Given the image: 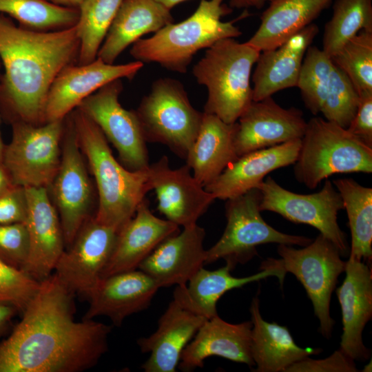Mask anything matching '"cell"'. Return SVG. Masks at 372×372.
I'll use <instances>...</instances> for the list:
<instances>
[{"mask_svg": "<svg viewBox=\"0 0 372 372\" xmlns=\"http://www.w3.org/2000/svg\"><path fill=\"white\" fill-rule=\"evenodd\" d=\"M74 294L53 273L39 288L10 335L0 343V372H80L108 349L112 327L74 320Z\"/></svg>", "mask_w": 372, "mask_h": 372, "instance_id": "cell-1", "label": "cell"}, {"mask_svg": "<svg viewBox=\"0 0 372 372\" xmlns=\"http://www.w3.org/2000/svg\"><path fill=\"white\" fill-rule=\"evenodd\" d=\"M76 24L41 31L16 25L0 14V103L12 121L39 125L50 86L58 74L78 58Z\"/></svg>", "mask_w": 372, "mask_h": 372, "instance_id": "cell-2", "label": "cell"}, {"mask_svg": "<svg viewBox=\"0 0 372 372\" xmlns=\"http://www.w3.org/2000/svg\"><path fill=\"white\" fill-rule=\"evenodd\" d=\"M72 120L96 185L98 206L94 218L119 231L152 189L148 168L132 171L125 167L113 156L100 128L78 108Z\"/></svg>", "mask_w": 372, "mask_h": 372, "instance_id": "cell-3", "label": "cell"}, {"mask_svg": "<svg viewBox=\"0 0 372 372\" xmlns=\"http://www.w3.org/2000/svg\"><path fill=\"white\" fill-rule=\"evenodd\" d=\"M225 0H201L188 18L169 23L148 38L136 41L130 55L142 63H155L181 74L187 71L194 56L218 41L242 34L234 21H223L231 8Z\"/></svg>", "mask_w": 372, "mask_h": 372, "instance_id": "cell-4", "label": "cell"}, {"mask_svg": "<svg viewBox=\"0 0 372 372\" xmlns=\"http://www.w3.org/2000/svg\"><path fill=\"white\" fill-rule=\"evenodd\" d=\"M260 53L235 38L220 39L206 49L192 68L196 82L207 91L204 112L227 123L238 121L253 101L251 74Z\"/></svg>", "mask_w": 372, "mask_h": 372, "instance_id": "cell-5", "label": "cell"}, {"mask_svg": "<svg viewBox=\"0 0 372 372\" xmlns=\"http://www.w3.org/2000/svg\"><path fill=\"white\" fill-rule=\"evenodd\" d=\"M296 180L313 189L339 173L372 172V147L347 128L322 117L311 118L294 163Z\"/></svg>", "mask_w": 372, "mask_h": 372, "instance_id": "cell-6", "label": "cell"}, {"mask_svg": "<svg viewBox=\"0 0 372 372\" xmlns=\"http://www.w3.org/2000/svg\"><path fill=\"white\" fill-rule=\"evenodd\" d=\"M277 252L280 258H269L263 260L260 270L275 269L285 275L293 274L303 285L312 302L314 314L319 320L320 333L324 338H330L335 324L330 315L331 295L346 266L339 250L320 234L301 249L279 244Z\"/></svg>", "mask_w": 372, "mask_h": 372, "instance_id": "cell-7", "label": "cell"}, {"mask_svg": "<svg viewBox=\"0 0 372 372\" xmlns=\"http://www.w3.org/2000/svg\"><path fill=\"white\" fill-rule=\"evenodd\" d=\"M134 112L146 143H161L186 158L203 112L191 104L181 82L169 77L155 80Z\"/></svg>", "mask_w": 372, "mask_h": 372, "instance_id": "cell-8", "label": "cell"}, {"mask_svg": "<svg viewBox=\"0 0 372 372\" xmlns=\"http://www.w3.org/2000/svg\"><path fill=\"white\" fill-rule=\"evenodd\" d=\"M261 193L252 189L226 200L227 225L220 239L205 252V265L223 259L232 271L258 256L257 247L268 243L304 247L312 240L285 234L267 224L260 214Z\"/></svg>", "mask_w": 372, "mask_h": 372, "instance_id": "cell-9", "label": "cell"}, {"mask_svg": "<svg viewBox=\"0 0 372 372\" xmlns=\"http://www.w3.org/2000/svg\"><path fill=\"white\" fill-rule=\"evenodd\" d=\"M63 120L34 125L12 123V138L5 146L2 164L14 185L48 188L59 169Z\"/></svg>", "mask_w": 372, "mask_h": 372, "instance_id": "cell-10", "label": "cell"}, {"mask_svg": "<svg viewBox=\"0 0 372 372\" xmlns=\"http://www.w3.org/2000/svg\"><path fill=\"white\" fill-rule=\"evenodd\" d=\"M257 188L261 193V211H273L291 222L315 227L338 248L341 256H349L350 247L338 223L344 203L333 182L326 180L318 192L300 194L283 188L268 176Z\"/></svg>", "mask_w": 372, "mask_h": 372, "instance_id": "cell-11", "label": "cell"}, {"mask_svg": "<svg viewBox=\"0 0 372 372\" xmlns=\"http://www.w3.org/2000/svg\"><path fill=\"white\" fill-rule=\"evenodd\" d=\"M122 79L114 80L84 99L76 107L92 120L118 153L121 163L132 171L148 168L149 155L134 110L119 102Z\"/></svg>", "mask_w": 372, "mask_h": 372, "instance_id": "cell-12", "label": "cell"}, {"mask_svg": "<svg viewBox=\"0 0 372 372\" xmlns=\"http://www.w3.org/2000/svg\"><path fill=\"white\" fill-rule=\"evenodd\" d=\"M208 318L191 299L187 285L176 286L172 300L158 320L156 331L137 344L149 353L142 364L145 372H175L181 353Z\"/></svg>", "mask_w": 372, "mask_h": 372, "instance_id": "cell-13", "label": "cell"}, {"mask_svg": "<svg viewBox=\"0 0 372 372\" xmlns=\"http://www.w3.org/2000/svg\"><path fill=\"white\" fill-rule=\"evenodd\" d=\"M63 142L60 165L48 189L60 218L65 245L70 246L90 218L94 191L72 118Z\"/></svg>", "mask_w": 372, "mask_h": 372, "instance_id": "cell-14", "label": "cell"}, {"mask_svg": "<svg viewBox=\"0 0 372 372\" xmlns=\"http://www.w3.org/2000/svg\"><path fill=\"white\" fill-rule=\"evenodd\" d=\"M118 231L89 218L54 267V274L74 295L86 299L101 280Z\"/></svg>", "mask_w": 372, "mask_h": 372, "instance_id": "cell-15", "label": "cell"}, {"mask_svg": "<svg viewBox=\"0 0 372 372\" xmlns=\"http://www.w3.org/2000/svg\"><path fill=\"white\" fill-rule=\"evenodd\" d=\"M144 63L134 61L107 63L99 57L85 64L69 65L56 76L49 90L44 112L45 122L64 120L87 97L116 79L132 80Z\"/></svg>", "mask_w": 372, "mask_h": 372, "instance_id": "cell-16", "label": "cell"}, {"mask_svg": "<svg viewBox=\"0 0 372 372\" xmlns=\"http://www.w3.org/2000/svg\"><path fill=\"white\" fill-rule=\"evenodd\" d=\"M307 122L302 112L284 108L271 96L252 101L237 121L234 145L238 156L302 138Z\"/></svg>", "mask_w": 372, "mask_h": 372, "instance_id": "cell-17", "label": "cell"}, {"mask_svg": "<svg viewBox=\"0 0 372 372\" xmlns=\"http://www.w3.org/2000/svg\"><path fill=\"white\" fill-rule=\"evenodd\" d=\"M149 179L158 201V210L166 219L186 227L197 220L216 200L191 174L188 165L172 169L166 156L149 164Z\"/></svg>", "mask_w": 372, "mask_h": 372, "instance_id": "cell-18", "label": "cell"}, {"mask_svg": "<svg viewBox=\"0 0 372 372\" xmlns=\"http://www.w3.org/2000/svg\"><path fill=\"white\" fill-rule=\"evenodd\" d=\"M28 211L25 220L29 254L23 268L39 282L48 278L64 251L60 218L45 187H25Z\"/></svg>", "mask_w": 372, "mask_h": 372, "instance_id": "cell-19", "label": "cell"}, {"mask_svg": "<svg viewBox=\"0 0 372 372\" xmlns=\"http://www.w3.org/2000/svg\"><path fill=\"white\" fill-rule=\"evenodd\" d=\"M344 271L345 278L336 289L342 322L340 349L354 360L364 361L371 355L362 332L372 317V271L364 262L349 257Z\"/></svg>", "mask_w": 372, "mask_h": 372, "instance_id": "cell-20", "label": "cell"}, {"mask_svg": "<svg viewBox=\"0 0 372 372\" xmlns=\"http://www.w3.org/2000/svg\"><path fill=\"white\" fill-rule=\"evenodd\" d=\"M159 289L138 269L103 278L87 298L89 307L83 319L106 316L121 326L128 316L147 309Z\"/></svg>", "mask_w": 372, "mask_h": 372, "instance_id": "cell-21", "label": "cell"}, {"mask_svg": "<svg viewBox=\"0 0 372 372\" xmlns=\"http://www.w3.org/2000/svg\"><path fill=\"white\" fill-rule=\"evenodd\" d=\"M205 229L183 227L163 240L139 265L161 287L185 285L205 265Z\"/></svg>", "mask_w": 372, "mask_h": 372, "instance_id": "cell-22", "label": "cell"}, {"mask_svg": "<svg viewBox=\"0 0 372 372\" xmlns=\"http://www.w3.org/2000/svg\"><path fill=\"white\" fill-rule=\"evenodd\" d=\"M179 232V226L152 214L145 198L134 216L118 233L103 278L138 269L141 262L166 238Z\"/></svg>", "mask_w": 372, "mask_h": 372, "instance_id": "cell-23", "label": "cell"}, {"mask_svg": "<svg viewBox=\"0 0 372 372\" xmlns=\"http://www.w3.org/2000/svg\"><path fill=\"white\" fill-rule=\"evenodd\" d=\"M252 322L229 323L218 315L207 319L183 349L178 365L185 372L203 366L205 359L219 356L255 366L251 353Z\"/></svg>", "mask_w": 372, "mask_h": 372, "instance_id": "cell-24", "label": "cell"}, {"mask_svg": "<svg viewBox=\"0 0 372 372\" xmlns=\"http://www.w3.org/2000/svg\"><path fill=\"white\" fill-rule=\"evenodd\" d=\"M300 145L298 138L242 155L205 189L226 200L257 188L271 172L294 164Z\"/></svg>", "mask_w": 372, "mask_h": 372, "instance_id": "cell-25", "label": "cell"}, {"mask_svg": "<svg viewBox=\"0 0 372 372\" xmlns=\"http://www.w3.org/2000/svg\"><path fill=\"white\" fill-rule=\"evenodd\" d=\"M318 32V25L312 23L278 47L260 52L252 76L253 101L296 87L306 51Z\"/></svg>", "mask_w": 372, "mask_h": 372, "instance_id": "cell-26", "label": "cell"}, {"mask_svg": "<svg viewBox=\"0 0 372 372\" xmlns=\"http://www.w3.org/2000/svg\"><path fill=\"white\" fill-rule=\"evenodd\" d=\"M173 21L171 10L156 0H123L97 57L114 63L143 35L155 33Z\"/></svg>", "mask_w": 372, "mask_h": 372, "instance_id": "cell-27", "label": "cell"}, {"mask_svg": "<svg viewBox=\"0 0 372 372\" xmlns=\"http://www.w3.org/2000/svg\"><path fill=\"white\" fill-rule=\"evenodd\" d=\"M237 121L227 123L203 112L198 133L185 160L204 187L238 158L234 145Z\"/></svg>", "mask_w": 372, "mask_h": 372, "instance_id": "cell-28", "label": "cell"}, {"mask_svg": "<svg viewBox=\"0 0 372 372\" xmlns=\"http://www.w3.org/2000/svg\"><path fill=\"white\" fill-rule=\"evenodd\" d=\"M251 357L256 372H285L292 364L309 355H318L319 348L298 346L288 328L265 321L260 313L258 293L250 306Z\"/></svg>", "mask_w": 372, "mask_h": 372, "instance_id": "cell-29", "label": "cell"}, {"mask_svg": "<svg viewBox=\"0 0 372 372\" xmlns=\"http://www.w3.org/2000/svg\"><path fill=\"white\" fill-rule=\"evenodd\" d=\"M333 0H271L247 41L260 52L274 49L312 23Z\"/></svg>", "mask_w": 372, "mask_h": 372, "instance_id": "cell-30", "label": "cell"}, {"mask_svg": "<svg viewBox=\"0 0 372 372\" xmlns=\"http://www.w3.org/2000/svg\"><path fill=\"white\" fill-rule=\"evenodd\" d=\"M346 209L351 232L349 257L367 265L372 260V188L362 186L353 178L333 181Z\"/></svg>", "mask_w": 372, "mask_h": 372, "instance_id": "cell-31", "label": "cell"}, {"mask_svg": "<svg viewBox=\"0 0 372 372\" xmlns=\"http://www.w3.org/2000/svg\"><path fill=\"white\" fill-rule=\"evenodd\" d=\"M231 271L227 265L215 270H207L203 267L188 282L187 289L191 299L208 318L218 315L216 304L229 290L269 276L277 277L282 286L285 277L275 269H265L242 278L233 276Z\"/></svg>", "mask_w": 372, "mask_h": 372, "instance_id": "cell-32", "label": "cell"}, {"mask_svg": "<svg viewBox=\"0 0 372 372\" xmlns=\"http://www.w3.org/2000/svg\"><path fill=\"white\" fill-rule=\"evenodd\" d=\"M361 30H372V0H335L324 25L322 50L331 58Z\"/></svg>", "mask_w": 372, "mask_h": 372, "instance_id": "cell-33", "label": "cell"}, {"mask_svg": "<svg viewBox=\"0 0 372 372\" xmlns=\"http://www.w3.org/2000/svg\"><path fill=\"white\" fill-rule=\"evenodd\" d=\"M123 0H85L76 23L80 48L78 64L92 62L107 35Z\"/></svg>", "mask_w": 372, "mask_h": 372, "instance_id": "cell-34", "label": "cell"}, {"mask_svg": "<svg viewBox=\"0 0 372 372\" xmlns=\"http://www.w3.org/2000/svg\"><path fill=\"white\" fill-rule=\"evenodd\" d=\"M0 13L29 29L49 31L67 28L79 19L78 8L60 6L47 0H0Z\"/></svg>", "mask_w": 372, "mask_h": 372, "instance_id": "cell-35", "label": "cell"}, {"mask_svg": "<svg viewBox=\"0 0 372 372\" xmlns=\"http://www.w3.org/2000/svg\"><path fill=\"white\" fill-rule=\"evenodd\" d=\"M333 63L322 49L310 45L299 72L296 87L306 107L314 115L320 113L325 100Z\"/></svg>", "mask_w": 372, "mask_h": 372, "instance_id": "cell-36", "label": "cell"}, {"mask_svg": "<svg viewBox=\"0 0 372 372\" xmlns=\"http://www.w3.org/2000/svg\"><path fill=\"white\" fill-rule=\"evenodd\" d=\"M331 60L351 81L359 95L372 92V30H361Z\"/></svg>", "mask_w": 372, "mask_h": 372, "instance_id": "cell-37", "label": "cell"}, {"mask_svg": "<svg viewBox=\"0 0 372 372\" xmlns=\"http://www.w3.org/2000/svg\"><path fill=\"white\" fill-rule=\"evenodd\" d=\"M359 102L360 95L350 79L333 64L328 92L320 111L324 119L347 128Z\"/></svg>", "mask_w": 372, "mask_h": 372, "instance_id": "cell-38", "label": "cell"}, {"mask_svg": "<svg viewBox=\"0 0 372 372\" xmlns=\"http://www.w3.org/2000/svg\"><path fill=\"white\" fill-rule=\"evenodd\" d=\"M40 282L24 271L0 259V303L13 306L23 312L39 288Z\"/></svg>", "mask_w": 372, "mask_h": 372, "instance_id": "cell-39", "label": "cell"}, {"mask_svg": "<svg viewBox=\"0 0 372 372\" xmlns=\"http://www.w3.org/2000/svg\"><path fill=\"white\" fill-rule=\"evenodd\" d=\"M29 254V238L24 223L0 225V259L23 269Z\"/></svg>", "mask_w": 372, "mask_h": 372, "instance_id": "cell-40", "label": "cell"}, {"mask_svg": "<svg viewBox=\"0 0 372 372\" xmlns=\"http://www.w3.org/2000/svg\"><path fill=\"white\" fill-rule=\"evenodd\" d=\"M355 360L340 349L330 356L320 360L302 359L287 367L285 372H356Z\"/></svg>", "mask_w": 372, "mask_h": 372, "instance_id": "cell-41", "label": "cell"}, {"mask_svg": "<svg viewBox=\"0 0 372 372\" xmlns=\"http://www.w3.org/2000/svg\"><path fill=\"white\" fill-rule=\"evenodd\" d=\"M27 211L25 187L13 184L0 193V225L25 223Z\"/></svg>", "mask_w": 372, "mask_h": 372, "instance_id": "cell-42", "label": "cell"}, {"mask_svg": "<svg viewBox=\"0 0 372 372\" xmlns=\"http://www.w3.org/2000/svg\"><path fill=\"white\" fill-rule=\"evenodd\" d=\"M347 129L372 147V92L360 95L357 112Z\"/></svg>", "mask_w": 372, "mask_h": 372, "instance_id": "cell-43", "label": "cell"}, {"mask_svg": "<svg viewBox=\"0 0 372 372\" xmlns=\"http://www.w3.org/2000/svg\"><path fill=\"white\" fill-rule=\"evenodd\" d=\"M17 312L18 311L13 306L0 303V337Z\"/></svg>", "mask_w": 372, "mask_h": 372, "instance_id": "cell-44", "label": "cell"}, {"mask_svg": "<svg viewBox=\"0 0 372 372\" xmlns=\"http://www.w3.org/2000/svg\"><path fill=\"white\" fill-rule=\"evenodd\" d=\"M271 0H229V3L231 8L247 9L254 8L256 9H261L267 2H269Z\"/></svg>", "mask_w": 372, "mask_h": 372, "instance_id": "cell-45", "label": "cell"}, {"mask_svg": "<svg viewBox=\"0 0 372 372\" xmlns=\"http://www.w3.org/2000/svg\"><path fill=\"white\" fill-rule=\"evenodd\" d=\"M13 185L7 170L2 163H0V193Z\"/></svg>", "mask_w": 372, "mask_h": 372, "instance_id": "cell-46", "label": "cell"}, {"mask_svg": "<svg viewBox=\"0 0 372 372\" xmlns=\"http://www.w3.org/2000/svg\"><path fill=\"white\" fill-rule=\"evenodd\" d=\"M54 4L72 8H79L85 0H47Z\"/></svg>", "mask_w": 372, "mask_h": 372, "instance_id": "cell-47", "label": "cell"}, {"mask_svg": "<svg viewBox=\"0 0 372 372\" xmlns=\"http://www.w3.org/2000/svg\"><path fill=\"white\" fill-rule=\"evenodd\" d=\"M158 2L161 3L162 5L165 6L169 10H172L176 5L183 3L187 0H156Z\"/></svg>", "mask_w": 372, "mask_h": 372, "instance_id": "cell-48", "label": "cell"}, {"mask_svg": "<svg viewBox=\"0 0 372 372\" xmlns=\"http://www.w3.org/2000/svg\"><path fill=\"white\" fill-rule=\"evenodd\" d=\"M6 145H4L0 132V163H2L3 156Z\"/></svg>", "mask_w": 372, "mask_h": 372, "instance_id": "cell-49", "label": "cell"}, {"mask_svg": "<svg viewBox=\"0 0 372 372\" xmlns=\"http://www.w3.org/2000/svg\"><path fill=\"white\" fill-rule=\"evenodd\" d=\"M371 360H370V362L367 364H366L364 368H363V370L362 371L364 372H371L372 370V368H371Z\"/></svg>", "mask_w": 372, "mask_h": 372, "instance_id": "cell-50", "label": "cell"}, {"mask_svg": "<svg viewBox=\"0 0 372 372\" xmlns=\"http://www.w3.org/2000/svg\"><path fill=\"white\" fill-rule=\"evenodd\" d=\"M1 63V62H0ZM0 68H1V64H0ZM1 74L0 73V79H1Z\"/></svg>", "mask_w": 372, "mask_h": 372, "instance_id": "cell-51", "label": "cell"}]
</instances>
